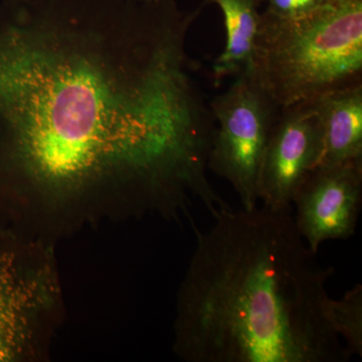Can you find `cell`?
<instances>
[{"label":"cell","instance_id":"7","mask_svg":"<svg viewBox=\"0 0 362 362\" xmlns=\"http://www.w3.org/2000/svg\"><path fill=\"white\" fill-rule=\"evenodd\" d=\"M321 156L322 135L312 100L281 109L259 170L262 206L291 209L298 188L319 165Z\"/></svg>","mask_w":362,"mask_h":362},{"label":"cell","instance_id":"3","mask_svg":"<svg viewBox=\"0 0 362 362\" xmlns=\"http://www.w3.org/2000/svg\"><path fill=\"white\" fill-rule=\"evenodd\" d=\"M250 73L280 109L361 85L362 0L292 20L262 13Z\"/></svg>","mask_w":362,"mask_h":362},{"label":"cell","instance_id":"4","mask_svg":"<svg viewBox=\"0 0 362 362\" xmlns=\"http://www.w3.org/2000/svg\"><path fill=\"white\" fill-rule=\"evenodd\" d=\"M61 309L49 243L0 226V362L42 358Z\"/></svg>","mask_w":362,"mask_h":362},{"label":"cell","instance_id":"9","mask_svg":"<svg viewBox=\"0 0 362 362\" xmlns=\"http://www.w3.org/2000/svg\"><path fill=\"white\" fill-rule=\"evenodd\" d=\"M223 11L226 33V47L214 62L216 83L237 78L252 70L255 44L261 13L259 0H206Z\"/></svg>","mask_w":362,"mask_h":362},{"label":"cell","instance_id":"6","mask_svg":"<svg viewBox=\"0 0 362 362\" xmlns=\"http://www.w3.org/2000/svg\"><path fill=\"white\" fill-rule=\"evenodd\" d=\"M292 206L298 232L315 254L323 243L350 239L361 211L362 160L316 166Z\"/></svg>","mask_w":362,"mask_h":362},{"label":"cell","instance_id":"11","mask_svg":"<svg viewBox=\"0 0 362 362\" xmlns=\"http://www.w3.org/2000/svg\"><path fill=\"white\" fill-rule=\"evenodd\" d=\"M328 0H268L265 11L280 18H299L308 16Z\"/></svg>","mask_w":362,"mask_h":362},{"label":"cell","instance_id":"5","mask_svg":"<svg viewBox=\"0 0 362 362\" xmlns=\"http://www.w3.org/2000/svg\"><path fill=\"white\" fill-rule=\"evenodd\" d=\"M216 128L209 170L230 183L243 209L258 206L259 170L281 109L251 73L209 102Z\"/></svg>","mask_w":362,"mask_h":362},{"label":"cell","instance_id":"10","mask_svg":"<svg viewBox=\"0 0 362 362\" xmlns=\"http://www.w3.org/2000/svg\"><path fill=\"white\" fill-rule=\"evenodd\" d=\"M329 318L333 329L352 356L362 357V286L356 285L341 299L331 300Z\"/></svg>","mask_w":362,"mask_h":362},{"label":"cell","instance_id":"2","mask_svg":"<svg viewBox=\"0 0 362 362\" xmlns=\"http://www.w3.org/2000/svg\"><path fill=\"white\" fill-rule=\"evenodd\" d=\"M194 228L176 301L173 351L187 362H346L327 283L292 209L232 207Z\"/></svg>","mask_w":362,"mask_h":362},{"label":"cell","instance_id":"12","mask_svg":"<svg viewBox=\"0 0 362 362\" xmlns=\"http://www.w3.org/2000/svg\"><path fill=\"white\" fill-rule=\"evenodd\" d=\"M128 1H133V2H149V1H153V0H128Z\"/></svg>","mask_w":362,"mask_h":362},{"label":"cell","instance_id":"1","mask_svg":"<svg viewBox=\"0 0 362 362\" xmlns=\"http://www.w3.org/2000/svg\"><path fill=\"white\" fill-rule=\"evenodd\" d=\"M176 0H0V226L44 239L111 214L228 206Z\"/></svg>","mask_w":362,"mask_h":362},{"label":"cell","instance_id":"8","mask_svg":"<svg viewBox=\"0 0 362 362\" xmlns=\"http://www.w3.org/2000/svg\"><path fill=\"white\" fill-rule=\"evenodd\" d=\"M312 102L322 135L319 165L362 160V84L326 93Z\"/></svg>","mask_w":362,"mask_h":362}]
</instances>
